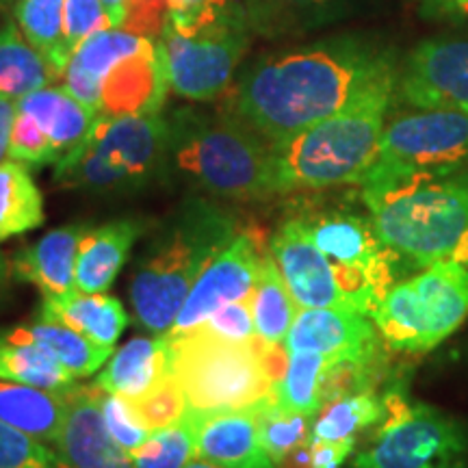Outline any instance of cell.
<instances>
[{
    "label": "cell",
    "mask_w": 468,
    "mask_h": 468,
    "mask_svg": "<svg viewBox=\"0 0 468 468\" xmlns=\"http://www.w3.org/2000/svg\"><path fill=\"white\" fill-rule=\"evenodd\" d=\"M44 224V197L25 163H0V243Z\"/></svg>",
    "instance_id": "31"
},
{
    "label": "cell",
    "mask_w": 468,
    "mask_h": 468,
    "mask_svg": "<svg viewBox=\"0 0 468 468\" xmlns=\"http://www.w3.org/2000/svg\"><path fill=\"white\" fill-rule=\"evenodd\" d=\"M169 27L180 35H197L245 16L243 0H167Z\"/></svg>",
    "instance_id": "39"
},
{
    "label": "cell",
    "mask_w": 468,
    "mask_h": 468,
    "mask_svg": "<svg viewBox=\"0 0 468 468\" xmlns=\"http://www.w3.org/2000/svg\"><path fill=\"white\" fill-rule=\"evenodd\" d=\"M193 332H202V335L228 343H251L259 336L248 300L226 303Z\"/></svg>",
    "instance_id": "43"
},
{
    "label": "cell",
    "mask_w": 468,
    "mask_h": 468,
    "mask_svg": "<svg viewBox=\"0 0 468 468\" xmlns=\"http://www.w3.org/2000/svg\"><path fill=\"white\" fill-rule=\"evenodd\" d=\"M167 174V117L98 115L91 131L55 167L63 189L131 193Z\"/></svg>",
    "instance_id": "6"
},
{
    "label": "cell",
    "mask_w": 468,
    "mask_h": 468,
    "mask_svg": "<svg viewBox=\"0 0 468 468\" xmlns=\"http://www.w3.org/2000/svg\"><path fill=\"white\" fill-rule=\"evenodd\" d=\"M150 37L128 33L124 28L91 35L69 57L68 66L61 72V83L66 90L85 102L93 111L101 109V83L111 68L122 57L131 55L148 42Z\"/></svg>",
    "instance_id": "23"
},
{
    "label": "cell",
    "mask_w": 468,
    "mask_h": 468,
    "mask_svg": "<svg viewBox=\"0 0 468 468\" xmlns=\"http://www.w3.org/2000/svg\"><path fill=\"white\" fill-rule=\"evenodd\" d=\"M115 28L102 0H66V61L91 35ZM68 66V63H66Z\"/></svg>",
    "instance_id": "41"
},
{
    "label": "cell",
    "mask_w": 468,
    "mask_h": 468,
    "mask_svg": "<svg viewBox=\"0 0 468 468\" xmlns=\"http://www.w3.org/2000/svg\"><path fill=\"white\" fill-rule=\"evenodd\" d=\"M61 80L57 68L28 44L17 25L0 27V98L17 102L27 93Z\"/></svg>",
    "instance_id": "29"
},
{
    "label": "cell",
    "mask_w": 468,
    "mask_h": 468,
    "mask_svg": "<svg viewBox=\"0 0 468 468\" xmlns=\"http://www.w3.org/2000/svg\"><path fill=\"white\" fill-rule=\"evenodd\" d=\"M386 417L351 468H466L468 430L430 403L401 390L384 395Z\"/></svg>",
    "instance_id": "9"
},
{
    "label": "cell",
    "mask_w": 468,
    "mask_h": 468,
    "mask_svg": "<svg viewBox=\"0 0 468 468\" xmlns=\"http://www.w3.org/2000/svg\"><path fill=\"white\" fill-rule=\"evenodd\" d=\"M379 336L395 351L423 354L468 319V267L447 259L393 284L373 313Z\"/></svg>",
    "instance_id": "8"
},
{
    "label": "cell",
    "mask_w": 468,
    "mask_h": 468,
    "mask_svg": "<svg viewBox=\"0 0 468 468\" xmlns=\"http://www.w3.org/2000/svg\"><path fill=\"white\" fill-rule=\"evenodd\" d=\"M11 3H16V0H0V5H11Z\"/></svg>",
    "instance_id": "53"
},
{
    "label": "cell",
    "mask_w": 468,
    "mask_h": 468,
    "mask_svg": "<svg viewBox=\"0 0 468 468\" xmlns=\"http://www.w3.org/2000/svg\"><path fill=\"white\" fill-rule=\"evenodd\" d=\"M259 341L228 343L189 332L169 336V373L183 386L189 410L202 414L251 410L273 399Z\"/></svg>",
    "instance_id": "7"
},
{
    "label": "cell",
    "mask_w": 468,
    "mask_h": 468,
    "mask_svg": "<svg viewBox=\"0 0 468 468\" xmlns=\"http://www.w3.org/2000/svg\"><path fill=\"white\" fill-rule=\"evenodd\" d=\"M261 423V436L265 442V449L276 460V464L284 460L292 449L308 442L313 438V419L306 414L286 412L276 406V399L262 403L256 408Z\"/></svg>",
    "instance_id": "38"
},
{
    "label": "cell",
    "mask_w": 468,
    "mask_h": 468,
    "mask_svg": "<svg viewBox=\"0 0 468 468\" xmlns=\"http://www.w3.org/2000/svg\"><path fill=\"white\" fill-rule=\"evenodd\" d=\"M397 80L388 76L338 113L271 144L273 193L358 185L379 154Z\"/></svg>",
    "instance_id": "3"
},
{
    "label": "cell",
    "mask_w": 468,
    "mask_h": 468,
    "mask_svg": "<svg viewBox=\"0 0 468 468\" xmlns=\"http://www.w3.org/2000/svg\"><path fill=\"white\" fill-rule=\"evenodd\" d=\"M395 55L371 37L341 35L273 52L245 69L228 111L269 144L338 113L388 76Z\"/></svg>",
    "instance_id": "1"
},
{
    "label": "cell",
    "mask_w": 468,
    "mask_h": 468,
    "mask_svg": "<svg viewBox=\"0 0 468 468\" xmlns=\"http://www.w3.org/2000/svg\"><path fill=\"white\" fill-rule=\"evenodd\" d=\"M358 185L379 239L419 267L452 259L468 232V174L367 172Z\"/></svg>",
    "instance_id": "4"
},
{
    "label": "cell",
    "mask_w": 468,
    "mask_h": 468,
    "mask_svg": "<svg viewBox=\"0 0 468 468\" xmlns=\"http://www.w3.org/2000/svg\"><path fill=\"white\" fill-rule=\"evenodd\" d=\"M356 441H313L310 438V464L313 468H343L354 455Z\"/></svg>",
    "instance_id": "46"
},
{
    "label": "cell",
    "mask_w": 468,
    "mask_h": 468,
    "mask_svg": "<svg viewBox=\"0 0 468 468\" xmlns=\"http://www.w3.org/2000/svg\"><path fill=\"white\" fill-rule=\"evenodd\" d=\"M0 468H58L55 449L0 420Z\"/></svg>",
    "instance_id": "40"
},
{
    "label": "cell",
    "mask_w": 468,
    "mask_h": 468,
    "mask_svg": "<svg viewBox=\"0 0 468 468\" xmlns=\"http://www.w3.org/2000/svg\"><path fill=\"white\" fill-rule=\"evenodd\" d=\"M251 317H254L256 335L267 343H284L295 321L300 306L292 300L289 286L273 261L271 250L261 265L251 295L248 297Z\"/></svg>",
    "instance_id": "30"
},
{
    "label": "cell",
    "mask_w": 468,
    "mask_h": 468,
    "mask_svg": "<svg viewBox=\"0 0 468 468\" xmlns=\"http://www.w3.org/2000/svg\"><path fill=\"white\" fill-rule=\"evenodd\" d=\"M368 172L468 174V111L414 109L386 122L379 154Z\"/></svg>",
    "instance_id": "10"
},
{
    "label": "cell",
    "mask_w": 468,
    "mask_h": 468,
    "mask_svg": "<svg viewBox=\"0 0 468 468\" xmlns=\"http://www.w3.org/2000/svg\"><path fill=\"white\" fill-rule=\"evenodd\" d=\"M167 90L161 39H148L139 50L122 57L102 79L98 115L161 113Z\"/></svg>",
    "instance_id": "18"
},
{
    "label": "cell",
    "mask_w": 468,
    "mask_h": 468,
    "mask_svg": "<svg viewBox=\"0 0 468 468\" xmlns=\"http://www.w3.org/2000/svg\"><path fill=\"white\" fill-rule=\"evenodd\" d=\"M196 458L219 468H278L262 442L256 408L202 414Z\"/></svg>",
    "instance_id": "19"
},
{
    "label": "cell",
    "mask_w": 468,
    "mask_h": 468,
    "mask_svg": "<svg viewBox=\"0 0 468 468\" xmlns=\"http://www.w3.org/2000/svg\"><path fill=\"white\" fill-rule=\"evenodd\" d=\"M412 109L468 111V37H434L410 52L397 80Z\"/></svg>",
    "instance_id": "13"
},
{
    "label": "cell",
    "mask_w": 468,
    "mask_h": 468,
    "mask_svg": "<svg viewBox=\"0 0 468 468\" xmlns=\"http://www.w3.org/2000/svg\"><path fill=\"white\" fill-rule=\"evenodd\" d=\"M87 232V224H68L46 232L11 256V273L37 286L42 297L69 295L76 291V254Z\"/></svg>",
    "instance_id": "20"
},
{
    "label": "cell",
    "mask_w": 468,
    "mask_h": 468,
    "mask_svg": "<svg viewBox=\"0 0 468 468\" xmlns=\"http://www.w3.org/2000/svg\"><path fill=\"white\" fill-rule=\"evenodd\" d=\"M9 269H11V265H9L7 261H5V256L0 254V286H3L5 280H7V273H9Z\"/></svg>",
    "instance_id": "51"
},
{
    "label": "cell",
    "mask_w": 468,
    "mask_h": 468,
    "mask_svg": "<svg viewBox=\"0 0 468 468\" xmlns=\"http://www.w3.org/2000/svg\"><path fill=\"white\" fill-rule=\"evenodd\" d=\"M452 259L462 262L464 267H468V232L464 234V237H462V241L458 243V248H455Z\"/></svg>",
    "instance_id": "50"
},
{
    "label": "cell",
    "mask_w": 468,
    "mask_h": 468,
    "mask_svg": "<svg viewBox=\"0 0 468 468\" xmlns=\"http://www.w3.org/2000/svg\"><path fill=\"white\" fill-rule=\"evenodd\" d=\"M0 379L46 390H63L69 388L76 378L37 345L11 343L0 338Z\"/></svg>",
    "instance_id": "34"
},
{
    "label": "cell",
    "mask_w": 468,
    "mask_h": 468,
    "mask_svg": "<svg viewBox=\"0 0 468 468\" xmlns=\"http://www.w3.org/2000/svg\"><path fill=\"white\" fill-rule=\"evenodd\" d=\"M69 388L46 390L0 379V420L35 441L55 444L68 417Z\"/></svg>",
    "instance_id": "25"
},
{
    "label": "cell",
    "mask_w": 468,
    "mask_h": 468,
    "mask_svg": "<svg viewBox=\"0 0 468 468\" xmlns=\"http://www.w3.org/2000/svg\"><path fill=\"white\" fill-rule=\"evenodd\" d=\"M386 417L384 397L362 390L325 403L313 423V441H358V434Z\"/></svg>",
    "instance_id": "33"
},
{
    "label": "cell",
    "mask_w": 468,
    "mask_h": 468,
    "mask_svg": "<svg viewBox=\"0 0 468 468\" xmlns=\"http://www.w3.org/2000/svg\"><path fill=\"white\" fill-rule=\"evenodd\" d=\"M427 16L468 27V0H419Z\"/></svg>",
    "instance_id": "47"
},
{
    "label": "cell",
    "mask_w": 468,
    "mask_h": 468,
    "mask_svg": "<svg viewBox=\"0 0 468 468\" xmlns=\"http://www.w3.org/2000/svg\"><path fill=\"white\" fill-rule=\"evenodd\" d=\"M145 226L148 224L142 219H115L87 232L76 254V289L83 292L107 291L120 276Z\"/></svg>",
    "instance_id": "22"
},
{
    "label": "cell",
    "mask_w": 468,
    "mask_h": 468,
    "mask_svg": "<svg viewBox=\"0 0 468 468\" xmlns=\"http://www.w3.org/2000/svg\"><path fill=\"white\" fill-rule=\"evenodd\" d=\"M126 403L131 408L134 420L148 431L176 425L189 412V401H186L183 386L178 384V379L172 373L159 379L148 393L134 397V399H126Z\"/></svg>",
    "instance_id": "37"
},
{
    "label": "cell",
    "mask_w": 468,
    "mask_h": 468,
    "mask_svg": "<svg viewBox=\"0 0 468 468\" xmlns=\"http://www.w3.org/2000/svg\"><path fill=\"white\" fill-rule=\"evenodd\" d=\"M16 120V102L0 98V163L9 159V142H11V128Z\"/></svg>",
    "instance_id": "48"
},
{
    "label": "cell",
    "mask_w": 468,
    "mask_h": 468,
    "mask_svg": "<svg viewBox=\"0 0 468 468\" xmlns=\"http://www.w3.org/2000/svg\"><path fill=\"white\" fill-rule=\"evenodd\" d=\"M37 319L57 321V324L72 327L111 349L115 347L117 338L128 325V314L117 297L104 295V292H83L79 289L63 297H42Z\"/></svg>",
    "instance_id": "27"
},
{
    "label": "cell",
    "mask_w": 468,
    "mask_h": 468,
    "mask_svg": "<svg viewBox=\"0 0 468 468\" xmlns=\"http://www.w3.org/2000/svg\"><path fill=\"white\" fill-rule=\"evenodd\" d=\"M267 254L269 248L262 243L261 232L241 228L237 237L204 267L167 336L189 335L226 303L248 300Z\"/></svg>",
    "instance_id": "12"
},
{
    "label": "cell",
    "mask_w": 468,
    "mask_h": 468,
    "mask_svg": "<svg viewBox=\"0 0 468 468\" xmlns=\"http://www.w3.org/2000/svg\"><path fill=\"white\" fill-rule=\"evenodd\" d=\"M382 343L371 317L341 308H300L284 341L289 351H314L376 367Z\"/></svg>",
    "instance_id": "16"
},
{
    "label": "cell",
    "mask_w": 468,
    "mask_h": 468,
    "mask_svg": "<svg viewBox=\"0 0 468 468\" xmlns=\"http://www.w3.org/2000/svg\"><path fill=\"white\" fill-rule=\"evenodd\" d=\"M167 22V0H131L126 7L124 25L120 28L142 35V37L159 39Z\"/></svg>",
    "instance_id": "45"
},
{
    "label": "cell",
    "mask_w": 468,
    "mask_h": 468,
    "mask_svg": "<svg viewBox=\"0 0 468 468\" xmlns=\"http://www.w3.org/2000/svg\"><path fill=\"white\" fill-rule=\"evenodd\" d=\"M241 230V221L219 204L189 197L156 228L134 261L131 303L134 321L154 335H169L191 286Z\"/></svg>",
    "instance_id": "2"
},
{
    "label": "cell",
    "mask_w": 468,
    "mask_h": 468,
    "mask_svg": "<svg viewBox=\"0 0 468 468\" xmlns=\"http://www.w3.org/2000/svg\"><path fill=\"white\" fill-rule=\"evenodd\" d=\"M208 196L259 200L273 196L271 144L234 113L193 107L167 117V174Z\"/></svg>",
    "instance_id": "5"
},
{
    "label": "cell",
    "mask_w": 468,
    "mask_h": 468,
    "mask_svg": "<svg viewBox=\"0 0 468 468\" xmlns=\"http://www.w3.org/2000/svg\"><path fill=\"white\" fill-rule=\"evenodd\" d=\"M9 159L25 163V165L42 167L48 163L58 161L57 152L52 150V145L46 134L39 131V126L28 117L27 113L16 109V120L14 128H11V142H9Z\"/></svg>",
    "instance_id": "42"
},
{
    "label": "cell",
    "mask_w": 468,
    "mask_h": 468,
    "mask_svg": "<svg viewBox=\"0 0 468 468\" xmlns=\"http://www.w3.org/2000/svg\"><path fill=\"white\" fill-rule=\"evenodd\" d=\"M251 35L248 16L197 35L176 33L167 22L159 39L169 90L191 102H210L232 90L237 68L250 50Z\"/></svg>",
    "instance_id": "11"
},
{
    "label": "cell",
    "mask_w": 468,
    "mask_h": 468,
    "mask_svg": "<svg viewBox=\"0 0 468 468\" xmlns=\"http://www.w3.org/2000/svg\"><path fill=\"white\" fill-rule=\"evenodd\" d=\"M102 397L98 384L69 388L66 423L52 444L58 468H134L131 453L111 438L104 425Z\"/></svg>",
    "instance_id": "17"
},
{
    "label": "cell",
    "mask_w": 468,
    "mask_h": 468,
    "mask_svg": "<svg viewBox=\"0 0 468 468\" xmlns=\"http://www.w3.org/2000/svg\"><path fill=\"white\" fill-rule=\"evenodd\" d=\"M16 109L27 113L39 126L52 150L57 152L58 161L83 142L98 117V111L74 98L63 85H48L27 93L16 102Z\"/></svg>",
    "instance_id": "24"
},
{
    "label": "cell",
    "mask_w": 468,
    "mask_h": 468,
    "mask_svg": "<svg viewBox=\"0 0 468 468\" xmlns=\"http://www.w3.org/2000/svg\"><path fill=\"white\" fill-rule=\"evenodd\" d=\"M128 3H131V0H102L104 9H107V14H109L111 22H113L115 28H120L122 25H124Z\"/></svg>",
    "instance_id": "49"
},
{
    "label": "cell",
    "mask_w": 468,
    "mask_h": 468,
    "mask_svg": "<svg viewBox=\"0 0 468 468\" xmlns=\"http://www.w3.org/2000/svg\"><path fill=\"white\" fill-rule=\"evenodd\" d=\"M16 22L61 76L66 68V0H16Z\"/></svg>",
    "instance_id": "35"
},
{
    "label": "cell",
    "mask_w": 468,
    "mask_h": 468,
    "mask_svg": "<svg viewBox=\"0 0 468 468\" xmlns=\"http://www.w3.org/2000/svg\"><path fill=\"white\" fill-rule=\"evenodd\" d=\"M167 373L169 336H137L115 351V356L93 384L101 386L109 395L134 399V397L148 393L152 386L165 378Z\"/></svg>",
    "instance_id": "26"
},
{
    "label": "cell",
    "mask_w": 468,
    "mask_h": 468,
    "mask_svg": "<svg viewBox=\"0 0 468 468\" xmlns=\"http://www.w3.org/2000/svg\"><path fill=\"white\" fill-rule=\"evenodd\" d=\"M102 417L111 438H113L126 453H133L134 449L142 447L152 434V431H148L145 427H142L134 420L131 408H128V403L122 395L104 393Z\"/></svg>",
    "instance_id": "44"
},
{
    "label": "cell",
    "mask_w": 468,
    "mask_h": 468,
    "mask_svg": "<svg viewBox=\"0 0 468 468\" xmlns=\"http://www.w3.org/2000/svg\"><path fill=\"white\" fill-rule=\"evenodd\" d=\"M310 241L332 262L367 273L384 292L395 284V262L401 259L373 228L371 218L349 210L297 215Z\"/></svg>",
    "instance_id": "14"
},
{
    "label": "cell",
    "mask_w": 468,
    "mask_h": 468,
    "mask_svg": "<svg viewBox=\"0 0 468 468\" xmlns=\"http://www.w3.org/2000/svg\"><path fill=\"white\" fill-rule=\"evenodd\" d=\"M335 362L338 360L314 351H289V367L273 388L276 406L286 412L317 417L319 410L324 408L325 373Z\"/></svg>",
    "instance_id": "32"
},
{
    "label": "cell",
    "mask_w": 468,
    "mask_h": 468,
    "mask_svg": "<svg viewBox=\"0 0 468 468\" xmlns=\"http://www.w3.org/2000/svg\"><path fill=\"white\" fill-rule=\"evenodd\" d=\"M362 0H243L251 33L267 39L306 35L354 14Z\"/></svg>",
    "instance_id": "21"
},
{
    "label": "cell",
    "mask_w": 468,
    "mask_h": 468,
    "mask_svg": "<svg viewBox=\"0 0 468 468\" xmlns=\"http://www.w3.org/2000/svg\"><path fill=\"white\" fill-rule=\"evenodd\" d=\"M200 412L189 410L176 425L152 431L142 447L131 453L134 468H185L196 460Z\"/></svg>",
    "instance_id": "36"
},
{
    "label": "cell",
    "mask_w": 468,
    "mask_h": 468,
    "mask_svg": "<svg viewBox=\"0 0 468 468\" xmlns=\"http://www.w3.org/2000/svg\"><path fill=\"white\" fill-rule=\"evenodd\" d=\"M0 338L11 343L37 345L61 362L74 378H87L96 373L113 351L72 327L48 319H35L31 325L11 327V330H5Z\"/></svg>",
    "instance_id": "28"
},
{
    "label": "cell",
    "mask_w": 468,
    "mask_h": 468,
    "mask_svg": "<svg viewBox=\"0 0 468 468\" xmlns=\"http://www.w3.org/2000/svg\"><path fill=\"white\" fill-rule=\"evenodd\" d=\"M185 468H219V466H215V464H210V462H204V460H193V462H189V464H186Z\"/></svg>",
    "instance_id": "52"
},
{
    "label": "cell",
    "mask_w": 468,
    "mask_h": 468,
    "mask_svg": "<svg viewBox=\"0 0 468 468\" xmlns=\"http://www.w3.org/2000/svg\"><path fill=\"white\" fill-rule=\"evenodd\" d=\"M269 250L297 306L351 310L338 267L310 241L297 215L280 224Z\"/></svg>",
    "instance_id": "15"
}]
</instances>
